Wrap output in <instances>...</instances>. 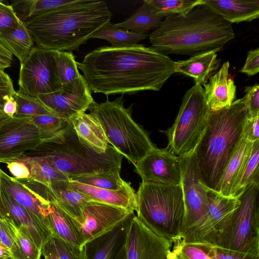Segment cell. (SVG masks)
<instances>
[{
  "label": "cell",
  "mask_w": 259,
  "mask_h": 259,
  "mask_svg": "<svg viewBox=\"0 0 259 259\" xmlns=\"http://www.w3.org/2000/svg\"><path fill=\"white\" fill-rule=\"evenodd\" d=\"M42 157L69 179L120 170L123 156L109 144L104 153H98L80 141L70 121L51 138L43 140L24 154Z\"/></svg>",
  "instance_id": "cell-5"
},
{
  "label": "cell",
  "mask_w": 259,
  "mask_h": 259,
  "mask_svg": "<svg viewBox=\"0 0 259 259\" xmlns=\"http://www.w3.org/2000/svg\"></svg>",
  "instance_id": "cell-61"
},
{
  "label": "cell",
  "mask_w": 259,
  "mask_h": 259,
  "mask_svg": "<svg viewBox=\"0 0 259 259\" xmlns=\"http://www.w3.org/2000/svg\"><path fill=\"white\" fill-rule=\"evenodd\" d=\"M214 51L201 53L185 60L175 62V72L189 76L201 85L206 83L211 73L220 65Z\"/></svg>",
  "instance_id": "cell-26"
},
{
  "label": "cell",
  "mask_w": 259,
  "mask_h": 259,
  "mask_svg": "<svg viewBox=\"0 0 259 259\" xmlns=\"http://www.w3.org/2000/svg\"><path fill=\"white\" fill-rule=\"evenodd\" d=\"M177 256V253L172 249L169 254L168 259H175Z\"/></svg>",
  "instance_id": "cell-58"
},
{
  "label": "cell",
  "mask_w": 259,
  "mask_h": 259,
  "mask_svg": "<svg viewBox=\"0 0 259 259\" xmlns=\"http://www.w3.org/2000/svg\"><path fill=\"white\" fill-rule=\"evenodd\" d=\"M73 0L14 1L11 6L18 18L25 22L72 2Z\"/></svg>",
  "instance_id": "cell-33"
},
{
  "label": "cell",
  "mask_w": 259,
  "mask_h": 259,
  "mask_svg": "<svg viewBox=\"0 0 259 259\" xmlns=\"http://www.w3.org/2000/svg\"><path fill=\"white\" fill-rule=\"evenodd\" d=\"M154 12L165 17L171 15H185L202 3V0H147Z\"/></svg>",
  "instance_id": "cell-36"
},
{
  "label": "cell",
  "mask_w": 259,
  "mask_h": 259,
  "mask_svg": "<svg viewBox=\"0 0 259 259\" xmlns=\"http://www.w3.org/2000/svg\"><path fill=\"white\" fill-rule=\"evenodd\" d=\"M206 194L207 213L198 226L185 235L183 239L185 242L215 245L240 203L238 197L225 196L207 187Z\"/></svg>",
  "instance_id": "cell-11"
},
{
  "label": "cell",
  "mask_w": 259,
  "mask_h": 259,
  "mask_svg": "<svg viewBox=\"0 0 259 259\" xmlns=\"http://www.w3.org/2000/svg\"><path fill=\"white\" fill-rule=\"evenodd\" d=\"M229 62H224L203 84L204 96L210 110L229 107L236 98V86L229 74Z\"/></svg>",
  "instance_id": "cell-21"
},
{
  "label": "cell",
  "mask_w": 259,
  "mask_h": 259,
  "mask_svg": "<svg viewBox=\"0 0 259 259\" xmlns=\"http://www.w3.org/2000/svg\"><path fill=\"white\" fill-rule=\"evenodd\" d=\"M140 184L136 193L137 218L174 244L183 239L186 212L181 185Z\"/></svg>",
  "instance_id": "cell-6"
},
{
  "label": "cell",
  "mask_w": 259,
  "mask_h": 259,
  "mask_svg": "<svg viewBox=\"0 0 259 259\" xmlns=\"http://www.w3.org/2000/svg\"><path fill=\"white\" fill-rule=\"evenodd\" d=\"M14 97L18 105L17 111L14 116L33 117L52 113L37 98L31 97L19 91H16Z\"/></svg>",
  "instance_id": "cell-39"
},
{
  "label": "cell",
  "mask_w": 259,
  "mask_h": 259,
  "mask_svg": "<svg viewBox=\"0 0 259 259\" xmlns=\"http://www.w3.org/2000/svg\"><path fill=\"white\" fill-rule=\"evenodd\" d=\"M0 259H14L12 256L0 257Z\"/></svg>",
  "instance_id": "cell-59"
},
{
  "label": "cell",
  "mask_w": 259,
  "mask_h": 259,
  "mask_svg": "<svg viewBox=\"0 0 259 259\" xmlns=\"http://www.w3.org/2000/svg\"><path fill=\"white\" fill-rule=\"evenodd\" d=\"M20 19L11 5L0 0V35L8 34L16 29Z\"/></svg>",
  "instance_id": "cell-43"
},
{
  "label": "cell",
  "mask_w": 259,
  "mask_h": 259,
  "mask_svg": "<svg viewBox=\"0 0 259 259\" xmlns=\"http://www.w3.org/2000/svg\"><path fill=\"white\" fill-rule=\"evenodd\" d=\"M172 249L179 259H211L199 247L182 239L174 243Z\"/></svg>",
  "instance_id": "cell-44"
},
{
  "label": "cell",
  "mask_w": 259,
  "mask_h": 259,
  "mask_svg": "<svg viewBox=\"0 0 259 259\" xmlns=\"http://www.w3.org/2000/svg\"><path fill=\"white\" fill-rule=\"evenodd\" d=\"M240 72L248 76H253L259 72V49L248 52L245 62Z\"/></svg>",
  "instance_id": "cell-46"
},
{
  "label": "cell",
  "mask_w": 259,
  "mask_h": 259,
  "mask_svg": "<svg viewBox=\"0 0 259 259\" xmlns=\"http://www.w3.org/2000/svg\"><path fill=\"white\" fill-rule=\"evenodd\" d=\"M26 187L40 199L58 206L76 220L80 225L83 209L88 202L92 200L87 195L72 189L69 180L54 182L48 186L31 180L27 183Z\"/></svg>",
  "instance_id": "cell-17"
},
{
  "label": "cell",
  "mask_w": 259,
  "mask_h": 259,
  "mask_svg": "<svg viewBox=\"0 0 259 259\" xmlns=\"http://www.w3.org/2000/svg\"><path fill=\"white\" fill-rule=\"evenodd\" d=\"M0 176L2 188L32 215L50 238L52 233L50 203L37 198L27 187L1 168Z\"/></svg>",
  "instance_id": "cell-19"
},
{
  "label": "cell",
  "mask_w": 259,
  "mask_h": 259,
  "mask_svg": "<svg viewBox=\"0 0 259 259\" xmlns=\"http://www.w3.org/2000/svg\"><path fill=\"white\" fill-rule=\"evenodd\" d=\"M42 141L31 117L13 116L0 128V162L18 160L34 150Z\"/></svg>",
  "instance_id": "cell-13"
},
{
  "label": "cell",
  "mask_w": 259,
  "mask_h": 259,
  "mask_svg": "<svg viewBox=\"0 0 259 259\" xmlns=\"http://www.w3.org/2000/svg\"><path fill=\"white\" fill-rule=\"evenodd\" d=\"M120 171L117 169L79 176L70 180L97 188L118 191L128 183L121 179Z\"/></svg>",
  "instance_id": "cell-35"
},
{
  "label": "cell",
  "mask_w": 259,
  "mask_h": 259,
  "mask_svg": "<svg viewBox=\"0 0 259 259\" xmlns=\"http://www.w3.org/2000/svg\"><path fill=\"white\" fill-rule=\"evenodd\" d=\"M53 240L58 259H85L84 245L79 247L55 236Z\"/></svg>",
  "instance_id": "cell-42"
},
{
  "label": "cell",
  "mask_w": 259,
  "mask_h": 259,
  "mask_svg": "<svg viewBox=\"0 0 259 259\" xmlns=\"http://www.w3.org/2000/svg\"><path fill=\"white\" fill-rule=\"evenodd\" d=\"M172 244L134 214L126 239V259H168Z\"/></svg>",
  "instance_id": "cell-15"
},
{
  "label": "cell",
  "mask_w": 259,
  "mask_h": 259,
  "mask_svg": "<svg viewBox=\"0 0 259 259\" xmlns=\"http://www.w3.org/2000/svg\"><path fill=\"white\" fill-rule=\"evenodd\" d=\"M12 256L10 250L0 242V257Z\"/></svg>",
  "instance_id": "cell-55"
},
{
  "label": "cell",
  "mask_w": 259,
  "mask_h": 259,
  "mask_svg": "<svg viewBox=\"0 0 259 259\" xmlns=\"http://www.w3.org/2000/svg\"><path fill=\"white\" fill-rule=\"evenodd\" d=\"M204 4L232 24L258 18V0H202Z\"/></svg>",
  "instance_id": "cell-24"
},
{
  "label": "cell",
  "mask_w": 259,
  "mask_h": 259,
  "mask_svg": "<svg viewBox=\"0 0 259 259\" xmlns=\"http://www.w3.org/2000/svg\"><path fill=\"white\" fill-rule=\"evenodd\" d=\"M18 85L20 92L35 98L61 89L54 51L33 47L20 65Z\"/></svg>",
  "instance_id": "cell-10"
},
{
  "label": "cell",
  "mask_w": 259,
  "mask_h": 259,
  "mask_svg": "<svg viewBox=\"0 0 259 259\" xmlns=\"http://www.w3.org/2000/svg\"><path fill=\"white\" fill-rule=\"evenodd\" d=\"M235 33L232 24L202 3L185 15L165 17L151 32L150 47L161 54L186 55L222 50Z\"/></svg>",
  "instance_id": "cell-2"
},
{
  "label": "cell",
  "mask_w": 259,
  "mask_h": 259,
  "mask_svg": "<svg viewBox=\"0 0 259 259\" xmlns=\"http://www.w3.org/2000/svg\"><path fill=\"white\" fill-rule=\"evenodd\" d=\"M16 92L10 76L4 70H0V105L3 106L6 97H14Z\"/></svg>",
  "instance_id": "cell-48"
},
{
  "label": "cell",
  "mask_w": 259,
  "mask_h": 259,
  "mask_svg": "<svg viewBox=\"0 0 259 259\" xmlns=\"http://www.w3.org/2000/svg\"><path fill=\"white\" fill-rule=\"evenodd\" d=\"M2 106L0 105V128L11 117L6 115L2 109Z\"/></svg>",
  "instance_id": "cell-56"
},
{
  "label": "cell",
  "mask_w": 259,
  "mask_h": 259,
  "mask_svg": "<svg viewBox=\"0 0 259 259\" xmlns=\"http://www.w3.org/2000/svg\"><path fill=\"white\" fill-rule=\"evenodd\" d=\"M41 253L45 259H58L56 249L51 237L42 246Z\"/></svg>",
  "instance_id": "cell-53"
},
{
  "label": "cell",
  "mask_w": 259,
  "mask_h": 259,
  "mask_svg": "<svg viewBox=\"0 0 259 259\" xmlns=\"http://www.w3.org/2000/svg\"><path fill=\"white\" fill-rule=\"evenodd\" d=\"M175 259H179V257L177 256Z\"/></svg>",
  "instance_id": "cell-60"
},
{
  "label": "cell",
  "mask_w": 259,
  "mask_h": 259,
  "mask_svg": "<svg viewBox=\"0 0 259 259\" xmlns=\"http://www.w3.org/2000/svg\"><path fill=\"white\" fill-rule=\"evenodd\" d=\"M49 203L52 236H56L69 243L82 247L85 241L80 224L58 206Z\"/></svg>",
  "instance_id": "cell-27"
},
{
  "label": "cell",
  "mask_w": 259,
  "mask_h": 259,
  "mask_svg": "<svg viewBox=\"0 0 259 259\" xmlns=\"http://www.w3.org/2000/svg\"><path fill=\"white\" fill-rule=\"evenodd\" d=\"M163 18L154 12L147 0H144L143 5L130 18L114 25L128 30L145 33L158 28Z\"/></svg>",
  "instance_id": "cell-30"
},
{
  "label": "cell",
  "mask_w": 259,
  "mask_h": 259,
  "mask_svg": "<svg viewBox=\"0 0 259 259\" xmlns=\"http://www.w3.org/2000/svg\"><path fill=\"white\" fill-rule=\"evenodd\" d=\"M2 196L4 204L15 224L17 227H24L35 245L41 250L42 246L50 237L32 215L2 187Z\"/></svg>",
  "instance_id": "cell-28"
},
{
  "label": "cell",
  "mask_w": 259,
  "mask_h": 259,
  "mask_svg": "<svg viewBox=\"0 0 259 259\" xmlns=\"http://www.w3.org/2000/svg\"><path fill=\"white\" fill-rule=\"evenodd\" d=\"M14 241L10 249L14 259H40L42 254L40 249L34 243L26 229L17 227L12 219L9 220Z\"/></svg>",
  "instance_id": "cell-34"
},
{
  "label": "cell",
  "mask_w": 259,
  "mask_h": 259,
  "mask_svg": "<svg viewBox=\"0 0 259 259\" xmlns=\"http://www.w3.org/2000/svg\"><path fill=\"white\" fill-rule=\"evenodd\" d=\"M135 167V172L143 182L181 185L180 157L166 148H155L139 161Z\"/></svg>",
  "instance_id": "cell-16"
},
{
  "label": "cell",
  "mask_w": 259,
  "mask_h": 259,
  "mask_svg": "<svg viewBox=\"0 0 259 259\" xmlns=\"http://www.w3.org/2000/svg\"><path fill=\"white\" fill-rule=\"evenodd\" d=\"M0 42L18 58L20 65L34 47V41L25 23L20 20L16 29L0 35Z\"/></svg>",
  "instance_id": "cell-29"
},
{
  "label": "cell",
  "mask_w": 259,
  "mask_h": 259,
  "mask_svg": "<svg viewBox=\"0 0 259 259\" xmlns=\"http://www.w3.org/2000/svg\"><path fill=\"white\" fill-rule=\"evenodd\" d=\"M243 99L248 112V118L259 115V85L255 83L245 88Z\"/></svg>",
  "instance_id": "cell-45"
},
{
  "label": "cell",
  "mask_w": 259,
  "mask_h": 259,
  "mask_svg": "<svg viewBox=\"0 0 259 259\" xmlns=\"http://www.w3.org/2000/svg\"><path fill=\"white\" fill-rule=\"evenodd\" d=\"M243 134L247 140L251 142L259 140V115L247 118Z\"/></svg>",
  "instance_id": "cell-49"
},
{
  "label": "cell",
  "mask_w": 259,
  "mask_h": 259,
  "mask_svg": "<svg viewBox=\"0 0 259 259\" xmlns=\"http://www.w3.org/2000/svg\"><path fill=\"white\" fill-rule=\"evenodd\" d=\"M259 140L253 142L250 155L234 197H238L251 184L259 183Z\"/></svg>",
  "instance_id": "cell-38"
},
{
  "label": "cell",
  "mask_w": 259,
  "mask_h": 259,
  "mask_svg": "<svg viewBox=\"0 0 259 259\" xmlns=\"http://www.w3.org/2000/svg\"><path fill=\"white\" fill-rule=\"evenodd\" d=\"M122 96L103 103L95 101L88 110L100 123L106 140L134 165L156 148L149 135L132 117L133 105L125 108Z\"/></svg>",
  "instance_id": "cell-7"
},
{
  "label": "cell",
  "mask_w": 259,
  "mask_h": 259,
  "mask_svg": "<svg viewBox=\"0 0 259 259\" xmlns=\"http://www.w3.org/2000/svg\"><path fill=\"white\" fill-rule=\"evenodd\" d=\"M18 160L22 161L28 166L31 175L30 179L45 186L58 181L70 180L67 176L42 157L23 155Z\"/></svg>",
  "instance_id": "cell-31"
},
{
  "label": "cell",
  "mask_w": 259,
  "mask_h": 259,
  "mask_svg": "<svg viewBox=\"0 0 259 259\" xmlns=\"http://www.w3.org/2000/svg\"><path fill=\"white\" fill-rule=\"evenodd\" d=\"M148 36L146 33H141L126 30L115 26L109 22L101 27L91 36L106 40L113 47H122L138 44Z\"/></svg>",
  "instance_id": "cell-32"
},
{
  "label": "cell",
  "mask_w": 259,
  "mask_h": 259,
  "mask_svg": "<svg viewBox=\"0 0 259 259\" xmlns=\"http://www.w3.org/2000/svg\"><path fill=\"white\" fill-rule=\"evenodd\" d=\"M252 144L253 142L247 140L243 134L226 166L217 191L225 196H234L250 155Z\"/></svg>",
  "instance_id": "cell-22"
},
{
  "label": "cell",
  "mask_w": 259,
  "mask_h": 259,
  "mask_svg": "<svg viewBox=\"0 0 259 259\" xmlns=\"http://www.w3.org/2000/svg\"><path fill=\"white\" fill-rule=\"evenodd\" d=\"M180 159L186 212L184 237L203 221L207 213L208 202L206 187L201 181L195 150Z\"/></svg>",
  "instance_id": "cell-12"
},
{
  "label": "cell",
  "mask_w": 259,
  "mask_h": 259,
  "mask_svg": "<svg viewBox=\"0 0 259 259\" xmlns=\"http://www.w3.org/2000/svg\"><path fill=\"white\" fill-rule=\"evenodd\" d=\"M70 187L92 200L125 208L134 212L137 205V195L130 183L122 189L110 190L81 184L69 180Z\"/></svg>",
  "instance_id": "cell-23"
},
{
  "label": "cell",
  "mask_w": 259,
  "mask_h": 259,
  "mask_svg": "<svg viewBox=\"0 0 259 259\" xmlns=\"http://www.w3.org/2000/svg\"><path fill=\"white\" fill-rule=\"evenodd\" d=\"M59 77L62 86L66 85L81 74L72 52L54 51Z\"/></svg>",
  "instance_id": "cell-37"
},
{
  "label": "cell",
  "mask_w": 259,
  "mask_h": 259,
  "mask_svg": "<svg viewBox=\"0 0 259 259\" xmlns=\"http://www.w3.org/2000/svg\"><path fill=\"white\" fill-rule=\"evenodd\" d=\"M134 212L111 231L84 244L85 259H116L124 247Z\"/></svg>",
  "instance_id": "cell-20"
},
{
  "label": "cell",
  "mask_w": 259,
  "mask_h": 259,
  "mask_svg": "<svg viewBox=\"0 0 259 259\" xmlns=\"http://www.w3.org/2000/svg\"><path fill=\"white\" fill-rule=\"evenodd\" d=\"M0 219H12L9 212L8 211L3 200L2 196V185L0 176Z\"/></svg>",
  "instance_id": "cell-54"
},
{
  "label": "cell",
  "mask_w": 259,
  "mask_h": 259,
  "mask_svg": "<svg viewBox=\"0 0 259 259\" xmlns=\"http://www.w3.org/2000/svg\"><path fill=\"white\" fill-rule=\"evenodd\" d=\"M112 16L105 1L73 0L25 23L37 47L72 52L86 44Z\"/></svg>",
  "instance_id": "cell-3"
},
{
  "label": "cell",
  "mask_w": 259,
  "mask_h": 259,
  "mask_svg": "<svg viewBox=\"0 0 259 259\" xmlns=\"http://www.w3.org/2000/svg\"><path fill=\"white\" fill-rule=\"evenodd\" d=\"M13 54L0 42V70H4L11 66Z\"/></svg>",
  "instance_id": "cell-51"
},
{
  "label": "cell",
  "mask_w": 259,
  "mask_h": 259,
  "mask_svg": "<svg viewBox=\"0 0 259 259\" xmlns=\"http://www.w3.org/2000/svg\"><path fill=\"white\" fill-rule=\"evenodd\" d=\"M37 98L52 114L67 121L85 112L95 102L82 75L60 90L39 95Z\"/></svg>",
  "instance_id": "cell-14"
},
{
  "label": "cell",
  "mask_w": 259,
  "mask_h": 259,
  "mask_svg": "<svg viewBox=\"0 0 259 259\" xmlns=\"http://www.w3.org/2000/svg\"><path fill=\"white\" fill-rule=\"evenodd\" d=\"M191 243L199 247L211 259H259L258 253L233 250L208 243Z\"/></svg>",
  "instance_id": "cell-41"
},
{
  "label": "cell",
  "mask_w": 259,
  "mask_h": 259,
  "mask_svg": "<svg viewBox=\"0 0 259 259\" xmlns=\"http://www.w3.org/2000/svg\"><path fill=\"white\" fill-rule=\"evenodd\" d=\"M210 111L202 85L195 83L186 91L174 123L165 132L166 149L179 157L194 151L207 126Z\"/></svg>",
  "instance_id": "cell-8"
},
{
  "label": "cell",
  "mask_w": 259,
  "mask_h": 259,
  "mask_svg": "<svg viewBox=\"0 0 259 259\" xmlns=\"http://www.w3.org/2000/svg\"><path fill=\"white\" fill-rule=\"evenodd\" d=\"M175 64L168 56L140 44L102 46L77 62L91 91L107 97L159 91L175 73Z\"/></svg>",
  "instance_id": "cell-1"
},
{
  "label": "cell",
  "mask_w": 259,
  "mask_h": 259,
  "mask_svg": "<svg viewBox=\"0 0 259 259\" xmlns=\"http://www.w3.org/2000/svg\"><path fill=\"white\" fill-rule=\"evenodd\" d=\"M9 220L0 219V242L10 250L14 243V238Z\"/></svg>",
  "instance_id": "cell-50"
},
{
  "label": "cell",
  "mask_w": 259,
  "mask_h": 259,
  "mask_svg": "<svg viewBox=\"0 0 259 259\" xmlns=\"http://www.w3.org/2000/svg\"><path fill=\"white\" fill-rule=\"evenodd\" d=\"M70 121L80 141L98 153L107 151L109 144L102 126L94 116L81 112Z\"/></svg>",
  "instance_id": "cell-25"
},
{
  "label": "cell",
  "mask_w": 259,
  "mask_h": 259,
  "mask_svg": "<svg viewBox=\"0 0 259 259\" xmlns=\"http://www.w3.org/2000/svg\"><path fill=\"white\" fill-rule=\"evenodd\" d=\"M6 164L14 178L17 180H24L31 178L29 169L22 161L17 160Z\"/></svg>",
  "instance_id": "cell-47"
},
{
  "label": "cell",
  "mask_w": 259,
  "mask_h": 259,
  "mask_svg": "<svg viewBox=\"0 0 259 259\" xmlns=\"http://www.w3.org/2000/svg\"><path fill=\"white\" fill-rule=\"evenodd\" d=\"M31 120L38 128L42 141L57 134L68 121L52 113L31 117Z\"/></svg>",
  "instance_id": "cell-40"
},
{
  "label": "cell",
  "mask_w": 259,
  "mask_h": 259,
  "mask_svg": "<svg viewBox=\"0 0 259 259\" xmlns=\"http://www.w3.org/2000/svg\"><path fill=\"white\" fill-rule=\"evenodd\" d=\"M248 112L243 98L210 110L206 129L195 149L201 181L217 191L223 171L240 141Z\"/></svg>",
  "instance_id": "cell-4"
},
{
  "label": "cell",
  "mask_w": 259,
  "mask_h": 259,
  "mask_svg": "<svg viewBox=\"0 0 259 259\" xmlns=\"http://www.w3.org/2000/svg\"><path fill=\"white\" fill-rule=\"evenodd\" d=\"M17 108L18 105L13 96H9L5 98L2 109L6 115L13 117L16 114Z\"/></svg>",
  "instance_id": "cell-52"
},
{
  "label": "cell",
  "mask_w": 259,
  "mask_h": 259,
  "mask_svg": "<svg viewBox=\"0 0 259 259\" xmlns=\"http://www.w3.org/2000/svg\"><path fill=\"white\" fill-rule=\"evenodd\" d=\"M116 259H126L125 247H124L121 249Z\"/></svg>",
  "instance_id": "cell-57"
},
{
  "label": "cell",
  "mask_w": 259,
  "mask_h": 259,
  "mask_svg": "<svg viewBox=\"0 0 259 259\" xmlns=\"http://www.w3.org/2000/svg\"><path fill=\"white\" fill-rule=\"evenodd\" d=\"M132 213L122 207L89 201L83 209L81 224L85 243L111 231Z\"/></svg>",
  "instance_id": "cell-18"
},
{
  "label": "cell",
  "mask_w": 259,
  "mask_h": 259,
  "mask_svg": "<svg viewBox=\"0 0 259 259\" xmlns=\"http://www.w3.org/2000/svg\"><path fill=\"white\" fill-rule=\"evenodd\" d=\"M238 198L240 203L215 245L259 254V183L249 185Z\"/></svg>",
  "instance_id": "cell-9"
}]
</instances>
